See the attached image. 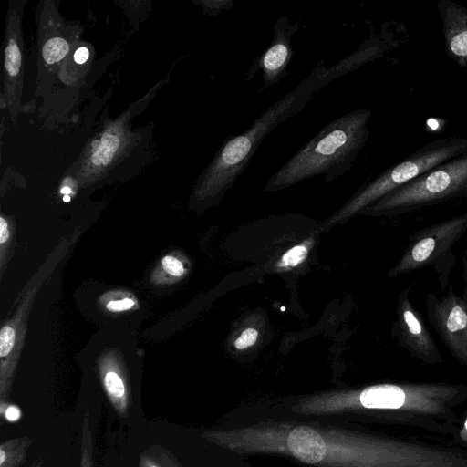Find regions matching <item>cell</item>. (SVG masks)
I'll return each instance as SVG.
<instances>
[{
  "label": "cell",
  "instance_id": "6da1fadb",
  "mask_svg": "<svg viewBox=\"0 0 467 467\" xmlns=\"http://www.w3.org/2000/svg\"><path fill=\"white\" fill-rule=\"evenodd\" d=\"M364 63L358 51L329 67L320 60L307 78L268 107L247 130L223 142L200 176L193 191L194 201L213 203L221 199L246 169L261 142L275 128L300 112L321 88Z\"/></svg>",
  "mask_w": 467,
  "mask_h": 467
},
{
  "label": "cell",
  "instance_id": "7a4b0ae2",
  "mask_svg": "<svg viewBox=\"0 0 467 467\" xmlns=\"http://www.w3.org/2000/svg\"><path fill=\"white\" fill-rule=\"evenodd\" d=\"M371 111L357 109L326 125L268 180L265 191H280L325 175L329 182L348 171L365 147Z\"/></svg>",
  "mask_w": 467,
  "mask_h": 467
},
{
  "label": "cell",
  "instance_id": "3957f363",
  "mask_svg": "<svg viewBox=\"0 0 467 467\" xmlns=\"http://www.w3.org/2000/svg\"><path fill=\"white\" fill-rule=\"evenodd\" d=\"M467 151V138L446 137L421 146L406 159L388 168L372 182L364 184L319 228L325 232L341 223L389 192L410 182L434 167Z\"/></svg>",
  "mask_w": 467,
  "mask_h": 467
},
{
  "label": "cell",
  "instance_id": "277c9868",
  "mask_svg": "<svg viewBox=\"0 0 467 467\" xmlns=\"http://www.w3.org/2000/svg\"><path fill=\"white\" fill-rule=\"evenodd\" d=\"M467 196V151L389 192L358 213L396 216Z\"/></svg>",
  "mask_w": 467,
  "mask_h": 467
},
{
  "label": "cell",
  "instance_id": "5b68a950",
  "mask_svg": "<svg viewBox=\"0 0 467 467\" xmlns=\"http://www.w3.org/2000/svg\"><path fill=\"white\" fill-rule=\"evenodd\" d=\"M466 232L467 212L413 233L402 255L389 271L388 277L433 265L441 288L447 289L456 262L452 247Z\"/></svg>",
  "mask_w": 467,
  "mask_h": 467
},
{
  "label": "cell",
  "instance_id": "8992f818",
  "mask_svg": "<svg viewBox=\"0 0 467 467\" xmlns=\"http://www.w3.org/2000/svg\"><path fill=\"white\" fill-rule=\"evenodd\" d=\"M424 305L431 326L455 359L467 368V300L449 285L441 297L428 293Z\"/></svg>",
  "mask_w": 467,
  "mask_h": 467
},
{
  "label": "cell",
  "instance_id": "52a82bcc",
  "mask_svg": "<svg viewBox=\"0 0 467 467\" xmlns=\"http://www.w3.org/2000/svg\"><path fill=\"white\" fill-rule=\"evenodd\" d=\"M393 331L400 346L412 357L428 364L442 362L441 351L423 317L410 301V288L400 293Z\"/></svg>",
  "mask_w": 467,
  "mask_h": 467
},
{
  "label": "cell",
  "instance_id": "ba28073f",
  "mask_svg": "<svg viewBox=\"0 0 467 467\" xmlns=\"http://www.w3.org/2000/svg\"><path fill=\"white\" fill-rule=\"evenodd\" d=\"M42 282L24 295L12 318L0 330V403H7L26 334L27 314Z\"/></svg>",
  "mask_w": 467,
  "mask_h": 467
},
{
  "label": "cell",
  "instance_id": "9c48e42d",
  "mask_svg": "<svg viewBox=\"0 0 467 467\" xmlns=\"http://www.w3.org/2000/svg\"><path fill=\"white\" fill-rule=\"evenodd\" d=\"M298 28V23H290L287 16H280L275 23L272 42L254 58L245 78V80L249 81L258 70H261L263 85L259 92L276 84L286 76L287 67L295 54L291 39Z\"/></svg>",
  "mask_w": 467,
  "mask_h": 467
},
{
  "label": "cell",
  "instance_id": "30bf717a",
  "mask_svg": "<svg viewBox=\"0 0 467 467\" xmlns=\"http://www.w3.org/2000/svg\"><path fill=\"white\" fill-rule=\"evenodd\" d=\"M438 11L446 52L460 67H467V7L441 0Z\"/></svg>",
  "mask_w": 467,
  "mask_h": 467
},
{
  "label": "cell",
  "instance_id": "8fae6325",
  "mask_svg": "<svg viewBox=\"0 0 467 467\" xmlns=\"http://www.w3.org/2000/svg\"><path fill=\"white\" fill-rule=\"evenodd\" d=\"M10 16L5 46V96L6 107L16 109L23 80V42L19 19Z\"/></svg>",
  "mask_w": 467,
  "mask_h": 467
},
{
  "label": "cell",
  "instance_id": "7c38bea8",
  "mask_svg": "<svg viewBox=\"0 0 467 467\" xmlns=\"http://www.w3.org/2000/svg\"><path fill=\"white\" fill-rule=\"evenodd\" d=\"M99 375L104 390L116 412L126 417L131 405V392L123 368L111 357L99 363Z\"/></svg>",
  "mask_w": 467,
  "mask_h": 467
},
{
  "label": "cell",
  "instance_id": "4fadbf2b",
  "mask_svg": "<svg viewBox=\"0 0 467 467\" xmlns=\"http://www.w3.org/2000/svg\"><path fill=\"white\" fill-rule=\"evenodd\" d=\"M287 444L293 455L306 463L319 462L326 454L322 437L306 426L295 428L288 436Z\"/></svg>",
  "mask_w": 467,
  "mask_h": 467
},
{
  "label": "cell",
  "instance_id": "5bb4252c",
  "mask_svg": "<svg viewBox=\"0 0 467 467\" xmlns=\"http://www.w3.org/2000/svg\"><path fill=\"white\" fill-rule=\"evenodd\" d=\"M406 396V388L382 384L365 389L360 394V402L368 409H398L404 404Z\"/></svg>",
  "mask_w": 467,
  "mask_h": 467
},
{
  "label": "cell",
  "instance_id": "9a60e30c",
  "mask_svg": "<svg viewBox=\"0 0 467 467\" xmlns=\"http://www.w3.org/2000/svg\"><path fill=\"white\" fill-rule=\"evenodd\" d=\"M32 443L29 437L9 439L0 445V467H20Z\"/></svg>",
  "mask_w": 467,
  "mask_h": 467
},
{
  "label": "cell",
  "instance_id": "2e32d148",
  "mask_svg": "<svg viewBox=\"0 0 467 467\" xmlns=\"http://www.w3.org/2000/svg\"><path fill=\"white\" fill-rule=\"evenodd\" d=\"M120 136L114 130L103 133L93 147L90 161L97 167L107 166L120 147Z\"/></svg>",
  "mask_w": 467,
  "mask_h": 467
},
{
  "label": "cell",
  "instance_id": "e0dca14e",
  "mask_svg": "<svg viewBox=\"0 0 467 467\" xmlns=\"http://www.w3.org/2000/svg\"><path fill=\"white\" fill-rule=\"evenodd\" d=\"M314 244V237L310 236L302 243L287 250L275 264L278 270H286L298 266L307 257L309 250Z\"/></svg>",
  "mask_w": 467,
  "mask_h": 467
},
{
  "label": "cell",
  "instance_id": "ac0fdd59",
  "mask_svg": "<svg viewBox=\"0 0 467 467\" xmlns=\"http://www.w3.org/2000/svg\"><path fill=\"white\" fill-rule=\"evenodd\" d=\"M80 451V467H94L93 441L88 410H86L83 417Z\"/></svg>",
  "mask_w": 467,
  "mask_h": 467
},
{
  "label": "cell",
  "instance_id": "d6986e66",
  "mask_svg": "<svg viewBox=\"0 0 467 467\" xmlns=\"http://www.w3.org/2000/svg\"><path fill=\"white\" fill-rule=\"evenodd\" d=\"M67 52L68 44L61 37L50 38L42 47V56L47 64L58 62L67 54Z\"/></svg>",
  "mask_w": 467,
  "mask_h": 467
},
{
  "label": "cell",
  "instance_id": "ffe728a7",
  "mask_svg": "<svg viewBox=\"0 0 467 467\" xmlns=\"http://www.w3.org/2000/svg\"><path fill=\"white\" fill-rule=\"evenodd\" d=\"M139 467H172V461L166 451L146 452L140 456Z\"/></svg>",
  "mask_w": 467,
  "mask_h": 467
},
{
  "label": "cell",
  "instance_id": "44dd1931",
  "mask_svg": "<svg viewBox=\"0 0 467 467\" xmlns=\"http://www.w3.org/2000/svg\"><path fill=\"white\" fill-rule=\"evenodd\" d=\"M11 228L7 220L4 216L0 218V267L1 275L4 271L5 264L7 258V253L11 244Z\"/></svg>",
  "mask_w": 467,
  "mask_h": 467
},
{
  "label": "cell",
  "instance_id": "7402d4cb",
  "mask_svg": "<svg viewBox=\"0 0 467 467\" xmlns=\"http://www.w3.org/2000/svg\"><path fill=\"white\" fill-rule=\"evenodd\" d=\"M162 268L171 276L179 277L184 274L183 264L176 257L166 255L161 260Z\"/></svg>",
  "mask_w": 467,
  "mask_h": 467
},
{
  "label": "cell",
  "instance_id": "603a6c76",
  "mask_svg": "<svg viewBox=\"0 0 467 467\" xmlns=\"http://www.w3.org/2000/svg\"><path fill=\"white\" fill-rule=\"evenodd\" d=\"M258 338V331L254 328H246L235 339L234 347L236 349L243 350L253 346Z\"/></svg>",
  "mask_w": 467,
  "mask_h": 467
},
{
  "label": "cell",
  "instance_id": "cb8c5ba5",
  "mask_svg": "<svg viewBox=\"0 0 467 467\" xmlns=\"http://www.w3.org/2000/svg\"><path fill=\"white\" fill-rule=\"evenodd\" d=\"M135 305V301L130 297H123L113 299L106 304L108 310L112 312H119L130 309Z\"/></svg>",
  "mask_w": 467,
  "mask_h": 467
},
{
  "label": "cell",
  "instance_id": "d4e9b609",
  "mask_svg": "<svg viewBox=\"0 0 467 467\" xmlns=\"http://www.w3.org/2000/svg\"><path fill=\"white\" fill-rule=\"evenodd\" d=\"M1 418H5L10 422L16 421L21 417V411L18 407L3 403L0 405Z\"/></svg>",
  "mask_w": 467,
  "mask_h": 467
},
{
  "label": "cell",
  "instance_id": "484cf974",
  "mask_svg": "<svg viewBox=\"0 0 467 467\" xmlns=\"http://www.w3.org/2000/svg\"><path fill=\"white\" fill-rule=\"evenodd\" d=\"M89 57V51L87 47H79L74 55V60L78 64H84Z\"/></svg>",
  "mask_w": 467,
  "mask_h": 467
},
{
  "label": "cell",
  "instance_id": "4316f807",
  "mask_svg": "<svg viewBox=\"0 0 467 467\" xmlns=\"http://www.w3.org/2000/svg\"><path fill=\"white\" fill-rule=\"evenodd\" d=\"M462 278L464 283L463 297L467 300V247L462 255Z\"/></svg>",
  "mask_w": 467,
  "mask_h": 467
},
{
  "label": "cell",
  "instance_id": "83f0119b",
  "mask_svg": "<svg viewBox=\"0 0 467 467\" xmlns=\"http://www.w3.org/2000/svg\"><path fill=\"white\" fill-rule=\"evenodd\" d=\"M73 192V191L71 190L70 187L68 186H63L60 190V193H62L64 196L65 195H69Z\"/></svg>",
  "mask_w": 467,
  "mask_h": 467
},
{
  "label": "cell",
  "instance_id": "f1b7e54d",
  "mask_svg": "<svg viewBox=\"0 0 467 467\" xmlns=\"http://www.w3.org/2000/svg\"><path fill=\"white\" fill-rule=\"evenodd\" d=\"M42 463L43 461L39 459L37 461H35L31 467H42Z\"/></svg>",
  "mask_w": 467,
  "mask_h": 467
},
{
  "label": "cell",
  "instance_id": "f546056e",
  "mask_svg": "<svg viewBox=\"0 0 467 467\" xmlns=\"http://www.w3.org/2000/svg\"><path fill=\"white\" fill-rule=\"evenodd\" d=\"M63 201L66 202H68L70 201V196L69 195H65L63 197Z\"/></svg>",
  "mask_w": 467,
  "mask_h": 467
},
{
  "label": "cell",
  "instance_id": "4dcf8cb0",
  "mask_svg": "<svg viewBox=\"0 0 467 467\" xmlns=\"http://www.w3.org/2000/svg\"><path fill=\"white\" fill-rule=\"evenodd\" d=\"M465 429L467 430V420L465 421Z\"/></svg>",
  "mask_w": 467,
  "mask_h": 467
}]
</instances>
